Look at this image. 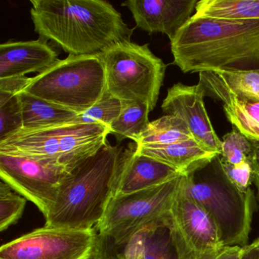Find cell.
<instances>
[{
  "label": "cell",
  "instance_id": "obj_26",
  "mask_svg": "<svg viewBox=\"0 0 259 259\" xmlns=\"http://www.w3.org/2000/svg\"><path fill=\"white\" fill-rule=\"evenodd\" d=\"M27 199L15 192L10 186L0 183V231L16 224L23 214Z\"/></svg>",
  "mask_w": 259,
  "mask_h": 259
},
{
  "label": "cell",
  "instance_id": "obj_17",
  "mask_svg": "<svg viewBox=\"0 0 259 259\" xmlns=\"http://www.w3.org/2000/svg\"><path fill=\"white\" fill-rule=\"evenodd\" d=\"M136 150L140 154L165 163L182 174L218 154L205 149L195 139L164 145H136Z\"/></svg>",
  "mask_w": 259,
  "mask_h": 259
},
{
  "label": "cell",
  "instance_id": "obj_32",
  "mask_svg": "<svg viewBox=\"0 0 259 259\" xmlns=\"http://www.w3.org/2000/svg\"><path fill=\"white\" fill-rule=\"evenodd\" d=\"M242 247H224L213 259H242Z\"/></svg>",
  "mask_w": 259,
  "mask_h": 259
},
{
  "label": "cell",
  "instance_id": "obj_6",
  "mask_svg": "<svg viewBox=\"0 0 259 259\" xmlns=\"http://www.w3.org/2000/svg\"><path fill=\"white\" fill-rule=\"evenodd\" d=\"M100 56L69 55L31 78L25 92L79 115L95 105L107 89Z\"/></svg>",
  "mask_w": 259,
  "mask_h": 259
},
{
  "label": "cell",
  "instance_id": "obj_10",
  "mask_svg": "<svg viewBox=\"0 0 259 259\" xmlns=\"http://www.w3.org/2000/svg\"><path fill=\"white\" fill-rule=\"evenodd\" d=\"M166 221L180 259H212L224 248L213 220L181 181Z\"/></svg>",
  "mask_w": 259,
  "mask_h": 259
},
{
  "label": "cell",
  "instance_id": "obj_21",
  "mask_svg": "<svg viewBox=\"0 0 259 259\" xmlns=\"http://www.w3.org/2000/svg\"><path fill=\"white\" fill-rule=\"evenodd\" d=\"M194 139L186 124L177 116L165 115L150 122L145 131L134 141L141 145H164Z\"/></svg>",
  "mask_w": 259,
  "mask_h": 259
},
{
  "label": "cell",
  "instance_id": "obj_34",
  "mask_svg": "<svg viewBox=\"0 0 259 259\" xmlns=\"http://www.w3.org/2000/svg\"><path fill=\"white\" fill-rule=\"evenodd\" d=\"M253 183L257 189V198L259 200V145H256L255 151L252 158Z\"/></svg>",
  "mask_w": 259,
  "mask_h": 259
},
{
  "label": "cell",
  "instance_id": "obj_24",
  "mask_svg": "<svg viewBox=\"0 0 259 259\" xmlns=\"http://www.w3.org/2000/svg\"><path fill=\"white\" fill-rule=\"evenodd\" d=\"M123 102L110 95L107 89L101 99L89 110L78 115L76 120L88 124H102L110 128L119 117Z\"/></svg>",
  "mask_w": 259,
  "mask_h": 259
},
{
  "label": "cell",
  "instance_id": "obj_30",
  "mask_svg": "<svg viewBox=\"0 0 259 259\" xmlns=\"http://www.w3.org/2000/svg\"><path fill=\"white\" fill-rule=\"evenodd\" d=\"M31 81V78L26 76L0 78V92L17 95L25 90Z\"/></svg>",
  "mask_w": 259,
  "mask_h": 259
},
{
  "label": "cell",
  "instance_id": "obj_11",
  "mask_svg": "<svg viewBox=\"0 0 259 259\" xmlns=\"http://www.w3.org/2000/svg\"><path fill=\"white\" fill-rule=\"evenodd\" d=\"M72 174L29 157L0 152V177L15 192L31 201L45 217Z\"/></svg>",
  "mask_w": 259,
  "mask_h": 259
},
{
  "label": "cell",
  "instance_id": "obj_3",
  "mask_svg": "<svg viewBox=\"0 0 259 259\" xmlns=\"http://www.w3.org/2000/svg\"><path fill=\"white\" fill-rule=\"evenodd\" d=\"M122 148L107 142L80 165L62 186L45 217V225L75 230L95 228L115 195Z\"/></svg>",
  "mask_w": 259,
  "mask_h": 259
},
{
  "label": "cell",
  "instance_id": "obj_14",
  "mask_svg": "<svg viewBox=\"0 0 259 259\" xmlns=\"http://www.w3.org/2000/svg\"><path fill=\"white\" fill-rule=\"evenodd\" d=\"M180 174L177 169L138 152L136 144H130L121 153L114 196L160 186Z\"/></svg>",
  "mask_w": 259,
  "mask_h": 259
},
{
  "label": "cell",
  "instance_id": "obj_13",
  "mask_svg": "<svg viewBox=\"0 0 259 259\" xmlns=\"http://www.w3.org/2000/svg\"><path fill=\"white\" fill-rule=\"evenodd\" d=\"M198 0H128L122 4L136 24L148 34L162 33L172 40L192 18Z\"/></svg>",
  "mask_w": 259,
  "mask_h": 259
},
{
  "label": "cell",
  "instance_id": "obj_25",
  "mask_svg": "<svg viewBox=\"0 0 259 259\" xmlns=\"http://www.w3.org/2000/svg\"><path fill=\"white\" fill-rule=\"evenodd\" d=\"M166 217L150 234L144 259H180L166 225Z\"/></svg>",
  "mask_w": 259,
  "mask_h": 259
},
{
  "label": "cell",
  "instance_id": "obj_9",
  "mask_svg": "<svg viewBox=\"0 0 259 259\" xmlns=\"http://www.w3.org/2000/svg\"><path fill=\"white\" fill-rule=\"evenodd\" d=\"M98 242L95 228L75 230L45 225L2 245L0 259H91Z\"/></svg>",
  "mask_w": 259,
  "mask_h": 259
},
{
  "label": "cell",
  "instance_id": "obj_7",
  "mask_svg": "<svg viewBox=\"0 0 259 259\" xmlns=\"http://www.w3.org/2000/svg\"><path fill=\"white\" fill-rule=\"evenodd\" d=\"M107 91L122 102L147 104L152 111L164 79L166 65L148 45L125 42L100 54Z\"/></svg>",
  "mask_w": 259,
  "mask_h": 259
},
{
  "label": "cell",
  "instance_id": "obj_19",
  "mask_svg": "<svg viewBox=\"0 0 259 259\" xmlns=\"http://www.w3.org/2000/svg\"><path fill=\"white\" fill-rule=\"evenodd\" d=\"M229 122L247 139L259 145V101L229 96L221 101Z\"/></svg>",
  "mask_w": 259,
  "mask_h": 259
},
{
  "label": "cell",
  "instance_id": "obj_4",
  "mask_svg": "<svg viewBox=\"0 0 259 259\" xmlns=\"http://www.w3.org/2000/svg\"><path fill=\"white\" fill-rule=\"evenodd\" d=\"M181 186L210 215L224 247L247 245L253 211L254 192L242 191L226 175L220 154L198 163L182 174Z\"/></svg>",
  "mask_w": 259,
  "mask_h": 259
},
{
  "label": "cell",
  "instance_id": "obj_22",
  "mask_svg": "<svg viewBox=\"0 0 259 259\" xmlns=\"http://www.w3.org/2000/svg\"><path fill=\"white\" fill-rule=\"evenodd\" d=\"M151 112L147 104L138 102H123L119 117L110 125L111 134L118 142L125 139L134 142L148 126Z\"/></svg>",
  "mask_w": 259,
  "mask_h": 259
},
{
  "label": "cell",
  "instance_id": "obj_2",
  "mask_svg": "<svg viewBox=\"0 0 259 259\" xmlns=\"http://www.w3.org/2000/svg\"><path fill=\"white\" fill-rule=\"evenodd\" d=\"M182 72L259 69V20H226L195 15L170 41Z\"/></svg>",
  "mask_w": 259,
  "mask_h": 259
},
{
  "label": "cell",
  "instance_id": "obj_1",
  "mask_svg": "<svg viewBox=\"0 0 259 259\" xmlns=\"http://www.w3.org/2000/svg\"><path fill=\"white\" fill-rule=\"evenodd\" d=\"M34 31L72 56H98L131 41L134 29L104 0H31Z\"/></svg>",
  "mask_w": 259,
  "mask_h": 259
},
{
  "label": "cell",
  "instance_id": "obj_23",
  "mask_svg": "<svg viewBox=\"0 0 259 259\" xmlns=\"http://www.w3.org/2000/svg\"><path fill=\"white\" fill-rule=\"evenodd\" d=\"M221 142L220 157L222 161L236 165L246 160H252L257 144L247 139L236 128H233L227 133Z\"/></svg>",
  "mask_w": 259,
  "mask_h": 259
},
{
  "label": "cell",
  "instance_id": "obj_20",
  "mask_svg": "<svg viewBox=\"0 0 259 259\" xmlns=\"http://www.w3.org/2000/svg\"><path fill=\"white\" fill-rule=\"evenodd\" d=\"M195 16L226 20H259V0H201Z\"/></svg>",
  "mask_w": 259,
  "mask_h": 259
},
{
  "label": "cell",
  "instance_id": "obj_18",
  "mask_svg": "<svg viewBox=\"0 0 259 259\" xmlns=\"http://www.w3.org/2000/svg\"><path fill=\"white\" fill-rule=\"evenodd\" d=\"M22 110L23 128L35 130L62 125L76 119L78 114L40 99L25 91L17 94Z\"/></svg>",
  "mask_w": 259,
  "mask_h": 259
},
{
  "label": "cell",
  "instance_id": "obj_31",
  "mask_svg": "<svg viewBox=\"0 0 259 259\" xmlns=\"http://www.w3.org/2000/svg\"><path fill=\"white\" fill-rule=\"evenodd\" d=\"M116 249L111 242L99 235L98 248L91 259H119Z\"/></svg>",
  "mask_w": 259,
  "mask_h": 259
},
{
  "label": "cell",
  "instance_id": "obj_33",
  "mask_svg": "<svg viewBox=\"0 0 259 259\" xmlns=\"http://www.w3.org/2000/svg\"><path fill=\"white\" fill-rule=\"evenodd\" d=\"M242 257L244 259H259V237L252 243L242 247Z\"/></svg>",
  "mask_w": 259,
  "mask_h": 259
},
{
  "label": "cell",
  "instance_id": "obj_35",
  "mask_svg": "<svg viewBox=\"0 0 259 259\" xmlns=\"http://www.w3.org/2000/svg\"><path fill=\"white\" fill-rule=\"evenodd\" d=\"M242 259H244V258H243V257H242Z\"/></svg>",
  "mask_w": 259,
  "mask_h": 259
},
{
  "label": "cell",
  "instance_id": "obj_29",
  "mask_svg": "<svg viewBox=\"0 0 259 259\" xmlns=\"http://www.w3.org/2000/svg\"><path fill=\"white\" fill-rule=\"evenodd\" d=\"M221 164L226 175L236 187L242 191L250 189L253 182L252 160H246L236 165L221 160Z\"/></svg>",
  "mask_w": 259,
  "mask_h": 259
},
{
  "label": "cell",
  "instance_id": "obj_16",
  "mask_svg": "<svg viewBox=\"0 0 259 259\" xmlns=\"http://www.w3.org/2000/svg\"><path fill=\"white\" fill-rule=\"evenodd\" d=\"M198 84L204 96L221 101L229 96L259 101V69L242 72H202Z\"/></svg>",
  "mask_w": 259,
  "mask_h": 259
},
{
  "label": "cell",
  "instance_id": "obj_12",
  "mask_svg": "<svg viewBox=\"0 0 259 259\" xmlns=\"http://www.w3.org/2000/svg\"><path fill=\"white\" fill-rule=\"evenodd\" d=\"M204 97V90L199 84L186 85L177 83L168 89L162 110L165 115L181 119L196 142L209 151L220 154L222 142L206 111Z\"/></svg>",
  "mask_w": 259,
  "mask_h": 259
},
{
  "label": "cell",
  "instance_id": "obj_28",
  "mask_svg": "<svg viewBox=\"0 0 259 259\" xmlns=\"http://www.w3.org/2000/svg\"><path fill=\"white\" fill-rule=\"evenodd\" d=\"M165 219V218H164ZM161 221H156L148 224L135 233L130 240L122 247L121 252H118L119 259H144L147 241L152 230L160 224Z\"/></svg>",
  "mask_w": 259,
  "mask_h": 259
},
{
  "label": "cell",
  "instance_id": "obj_5",
  "mask_svg": "<svg viewBox=\"0 0 259 259\" xmlns=\"http://www.w3.org/2000/svg\"><path fill=\"white\" fill-rule=\"evenodd\" d=\"M110 134L102 124L75 119L47 128H22L0 140V152L29 157L72 174L107 143Z\"/></svg>",
  "mask_w": 259,
  "mask_h": 259
},
{
  "label": "cell",
  "instance_id": "obj_15",
  "mask_svg": "<svg viewBox=\"0 0 259 259\" xmlns=\"http://www.w3.org/2000/svg\"><path fill=\"white\" fill-rule=\"evenodd\" d=\"M57 51L43 39L0 45V78L41 74L58 61Z\"/></svg>",
  "mask_w": 259,
  "mask_h": 259
},
{
  "label": "cell",
  "instance_id": "obj_8",
  "mask_svg": "<svg viewBox=\"0 0 259 259\" xmlns=\"http://www.w3.org/2000/svg\"><path fill=\"white\" fill-rule=\"evenodd\" d=\"M181 177L180 174L160 186L113 197L95 227L98 234L115 248H122L141 229L164 219L170 211Z\"/></svg>",
  "mask_w": 259,
  "mask_h": 259
},
{
  "label": "cell",
  "instance_id": "obj_27",
  "mask_svg": "<svg viewBox=\"0 0 259 259\" xmlns=\"http://www.w3.org/2000/svg\"><path fill=\"white\" fill-rule=\"evenodd\" d=\"M23 128L17 95L0 92V140Z\"/></svg>",
  "mask_w": 259,
  "mask_h": 259
}]
</instances>
